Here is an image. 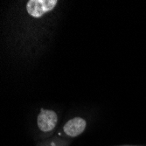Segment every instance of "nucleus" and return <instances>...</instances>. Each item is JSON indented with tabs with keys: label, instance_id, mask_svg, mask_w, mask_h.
Wrapping results in <instances>:
<instances>
[{
	"label": "nucleus",
	"instance_id": "f257e3e1",
	"mask_svg": "<svg viewBox=\"0 0 146 146\" xmlns=\"http://www.w3.org/2000/svg\"><path fill=\"white\" fill-rule=\"evenodd\" d=\"M57 3V0H30L26 5V10L32 17L39 18L44 13L52 11Z\"/></svg>",
	"mask_w": 146,
	"mask_h": 146
},
{
	"label": "nucleus",
	"instance_id": "f03ea898",
	"mask_svg": "<svg viewBox=\"0 0 146 146\" xmlns=\"http://www.w3.org/2000/svg\"><path fill=\"white\" fill-rule=\"evenodd\" d=\"M57 123V115L54 111L42 110L38 116V126L41 131L48 132L54 129Z\"/></svg>",
	"mask_w": 146,
	"mask_h": 146
},
{
	"label": "nucleus",
	"instance_id": "7ed1b4c3",
	"mask_svg": "<svg viewBox=\"0 0 146 146\" xmlns=\"http://www.w3.org/2000/svg\"><path fill=\"white\" fill-rule=\"evenodd\" d=\"M86 128V121L82 118L75 117L69 120L65 124L63 130L69 137H77L82 134Z\"/></svg>",
	"mask_w": 146,
	"mask_h": 146
},
{
	"label": "nucleus",
	"instance_id": "20e7f679",
	"mask_svg": "<svg viewBox=\"0 0 146 146\" xmlns=\"http://www.w3.org/2000/svg\"><path fill=\"white\" fill-rule=\"evenodd\" d=\"M56 143H57V142H52V143H48L46 146H62V145H63V144H62V143H58V144H57Z\"/></svg>",
	"mask_w": 146,
	"mask_h": 146
}]
</instances>
